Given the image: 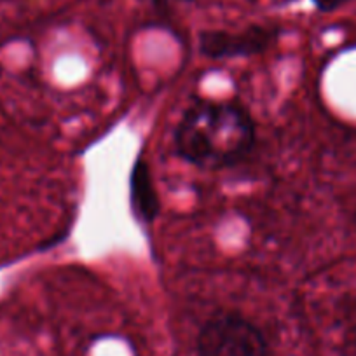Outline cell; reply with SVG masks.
I'll list each match as a JSON object with an SVG mask.
<instances>
[{"label":"cell","mask_w":356,"mask_h":356,"mask_svg":"<svg viewBox=\"0 0 356 356\" xmlns=\"http://www.w3.org/2000/svg\"><path fill=\"white\" fill-rule=\"evenodd\" d=\"M255 143V122L243 105L203 100L189 107L175 129V149L187 163L208 170L236 166Z\"/></svg>","instance_id":"cell-1"},{"label":"cell","mask_w":356,"mask_h":356,"mask_svg":"<svg viewBox=\"0 0 356 356\" xmlns=\"http://www.w3.org/2000/svg\"><path fill=\"white\" fill-rule=\"evenodd\" d=\"M262 332L239 314H220L201 328L197 356H267Z\"/></svg>","instance_id":"cell-2"},{"label":"cell","mask_w":356,"mask_h":356,"mask_svg":"<svg viewBox=\"0 0 356 356\" xmlns=\"http://www.w3.org/2000/svg\"><path fill=\"white\" fill-rule=\"evenodd\" d=\"M275 37L276 30L264 29V26H250L238 33L213 30V32H203L200 35V51L201 54L213 60L248 56V54L262 53L264 49H267Z\"/></svg>","instance_id":"cell-3"},{"label":"cell","mask_w":356,"mask_h":356,"mask_svg":"<svg viewBox=\"0 0 356 356\" xmlns=\"http://www.w3.org/2000/svg\"><path fill=\"white\" fill-rule=\"evenodd\" d=\"M129 200L135 217L142 224H152L161 211L159 196L154 186L152 171L149 163L142 156L135 161L131 177H129Z\"/></svg>","instance_id":"cell-4"},{"label":"cell","mask_w":356,"mask_h":356,"mask_svg":"<svg viewBox=\"0 0 356 356\" xmlns=\"http://www.w3.org/2000/svg\"><path fill=\"white\" fill-rule=\"evenodd\" d=\"M313 2H314V6L320 9V11L328 13V11H335L337 8H341V6L344 4V2H348V0H313Z\"/></svg>","instance_id":"cell-5"},{"label":"cell","mask_w":356,"mask_h":356,"mask_svg":"<svg viewBox=\"0 0 356 356\" xmlns=\"http://www.w3.org/2000/svg\"><path fill=\"white\" fill-rule=\"evenodd\" d=\"M186 2H193V0H186Z\"/></svg>","instance_id":"cell-6"}]
</instances>
